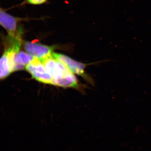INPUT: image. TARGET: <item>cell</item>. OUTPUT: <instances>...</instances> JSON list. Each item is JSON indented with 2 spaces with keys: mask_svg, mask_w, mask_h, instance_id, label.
Masks as SVG:
<instances>
[{
  "mask_svg": "<svg viewBox=\"0 0 151 151\" xmlns=\"http://www.w3.org/2000/svg\"><path fill=\"white\" fill-rule=\"evenodd\" d=\"M24 47L29 54L42 60L52 56L53 50L56 47L48 46L38 42L26 41L24 42Z\"/></svg>",
  "mask_w": 151,
  "mask_h": 151,
  "instance_id": "3957f363",
  "label": "cell"
},
{
  "mask_svg": "<svg viewBox=\"0 0 151 151\" xmlns=\"http://www.w3.org/2000/svg\"><path fill=\"white\" fill-rule=\"evenodd\" d=\"M4 40V50L0 58V81L4 80L14 72V59L23 43L21 37L7 35Z\"/></svg>",
  "mask_w": 151,
  "mask_h": 151,
  "instance_id": "6da1fadb",
  "label": "cell"
},
{
  "mask_svg": "<svg viewBox=\"0 0 151 151\" xmlns=\"http://www.w3.org/2000/svg\"><path fill=\"white\" fill-rule=\"evenodd\" d=\"M41 61L47 72L51 76L52 79H59L72 73L61 62L52 56Z\"/></svg>",
  "mask_w": 151,
  "mask_h": 151,
  "instance_id": "277c9868",
  "label": "cell"
},
{
  "mask_svg": "<svg viewBox=\"0 0 151 151\" xmlns=\"http://www.w3.org/2000/svg\"><path fill=\"white\" fill-rule=\"evenodd\" d=\"M51 84L63 87H77L78 81L73 73L57 79H52Z\"/></svg>",
  "mask_w": 151,
  "mask_h": 151,
  "instance_id": "ba28073f",
  "label": "cell"
},
{
  "mask_svg": "<svg viewBox=\"0 0 151 151\" xmlns=\"http://www.w3.org/2000/svg\"><path fill=\"white\" fill-rule=\"evenodd\" d=\"M48 0H24L21 4V5H24L25 4L32 5H41L46 4Z\"/></svg>",
  "mask_w": 151,
  "mask_h": 151,
  "instance_id": "9c48e42d",
  "label": "cell"
},
{
  "mask_svg": "<svg viewBox=\"0 0 151 151\" xmlns=\"http://www.w3.org/2000/svg\"><path fill=\"white\" fill-rule=\"evenodd\" d=\"M35 58L27 52H19L14 57V71L23 70L27 65L33 61Z\"/></svg>",
  "mask_w": 151,
  "mask_h": 151,
  "instance_id": "52a82bcc",
  "label": "cell"
},
{
  "mask_svg": "<svg viewBox=\"0 0 151 151\" xmlns=\"http://www.w3.org/2000/svg\"><path fill=\"white\" fill-rule=\"evenodd\" d=\"M26 69L36 80L46 84H51L52 77L40 60L35 59L26 66Z\"/></svg>",
  "mask_w": 151,
  "mask_h": 151,
  "instance_id": "5b68a950",
  "label": "cell"
},
{
  "mask_svg": "<svg viewBox=\"0 0 151 151\" xmlns=\"http://www.w3.org/2000/svg\"><path fill=\"white\" fill-rule=\"evenodd\" d=\"M52 56L60 62H61L73 74H78V75L83 76H85V64L75 61L64 55L56 53L54 52H52Z\"/></svg>",
  "mask_w": 151,
  "mask_h": 151,
  "instance_id": "8992f818",
  "label": "cell"
},
{
  "mask_svg": "<svg viewBox=\"0 0 151 151\" xmlns=\"http://www.w3.org/2000/svg\"><path fill=\"white\" fill-rule=\"evenodd\" d=\"M33 18H22L13 16L6 12L0 8V25L6 31L8 35L15 36L19 32L21 26L19 25L21 22L29 20Z\"/></svg>",
  "mask_w": 151,
  "mask_h": 151,
  "instance_id": "7a4b0ae2",
  "label": "cell"
}]
</instances>
